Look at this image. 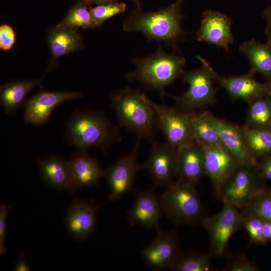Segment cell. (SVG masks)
I'll list each match as a JSON object with an SVG mask.
<instances>
[{
    "instance_id": "obj_1",
    "label": "cell",
    "mask_w": 271,
    "mask_h": 271,
    "mask_svg": "<svg viewBox=\"0 0 271 271\" xmlns=\"http://www.w3.org/2000/svg\"><path fill=\"white\" fill-rule=\"evenodd\" d=\"M184 1L176 0L155 12H144L137 8L126 17L122 29L127 32H142L148 39L164 42L177 50L187 35L182 28L185 17L183 14Z\"/></svg>"
},
{
    "instance_id": "obj_2",
    "label": "cell",
    "mask_w": 271,
    "mask_h": 271,
    "mask_svg": "<svg viewBox=\"0 0 271 271\" xmlns=\"http://www.w3.org/2000/svg\"><path fill=\"white\" fill-rule=\"evenodd\" d=\"M119 139L117 127L99 111L77 108L66 123L64 141L78 151L95 147L106 153Z\"/></svg>"
},
{
    "instance_id": "obj_3",
    "label": "cell",
    "mask_w": 271,
    "mask_h": 271,
    "mask_svg": "<svg viewBox=\"0 0 271 271\" xmlns=\"http://www.w3.org/2000/svg\"><path fill=\"white\" fill-rule=\"evenodd\" d=\"M111 105L119 124L137 136L153 143L158 127L152 101L139 90L125 88L113 93Z\"/></svg>"
},
{
    "instance_id": "obj_4",
    "label": "cell",
    "mask_w": 271,
    "mask_h": 271,
    "mask_svg": "<svg viewBox=\"0 0 271 271\" xmlns=\"http://www.w3.org/2000/svg\"><path fill=\"white\" fill-rule=\"evenodd\" d=\"M166 187L159 197L163 216L178 225L201 224L206 209L195 185L179 179Z\"/></svg>"
},
{
    "instance_id": "obj_5",
    "label": "cell",
    "mask_w": 271,
    "mask_h": 271,
    "mask_svg": "<svg viewBox=\"0 0 271 271\" xmlns=\"http://www.w3.org/2000/svg\"><path fill=\"white\" fill-rule=\"evenodd\" d=\"M186 63L184 57L168 53L160 47L153 55L136 61L134 70L128 78L164 95V88L181 77Z\"/></svg>"
},
{
    "instance_id": "obj_6",
    "label": "cell",
    "mask_w": 271,
    "mask_h": 271,
    "mask_svg": "<svg viewBox=\"0 0 271 271\" xmlns=\"http://www.w3.org/2000/svg\"><path fill=\"white\" fill-rule=\"evenodd\" d=\"M196 58L202 63V67L183 72L181 77L189 85V88L181 95L173 97L178 110L184 112L211 105L216 101V91L213 86L214 80L210 63L200 55Z\"/></svg>"
},
{
    "instance_id": "obj_7",
    "label": "cell",
    "mask_w": 271,
    "mask_h": 271,
    "mask_svg": "<svg viewBox=\"0 0 271 271\" xmlns=\"http://www.w3.org/2000/svg\"><path fill=\"white\" fill-rule=\"evenodd\" d=\"M240 210L223 203L221 210L210 216H206L202 225L210 236L211 254L217 257L225 252L231 235L242 226L243 214Z\"/></svg>"
},
{
    "instance_id": "obj_8",
    "label": "cell",
    "mask_w": 271,
    "mask_h": 271,
    "mask_svg": "<svg viewBox=\"0 0 271 271\" xmlns=\"http://www.w3.org/2000/svg\"><path fill=\"white\" fill-rule=\"evenodd\" d=\"M253 168L239 166L221 191L219 197L223 203L244 210L266 189L262 183L264 181L253 171Z\"/></svg>"
},
{
    "instance_id": "obj_9",
    "label": "cell",
    "mask_w": 271,
    "mask_h": 271,
    "mask_svg": "<svg viewBox=\"0 0 271 271\" xmlns=\"http://www.w3.org/2000/svg\"><path fill=\"white\" fill-rule=\"evenodd\" d=\"M140 148L138 140L131 151L110 165L105 170L104 177L110 190L108 198L116 201L132 188L138 172L144 169L139 165L137 156Z\"/></svg>"
},
{
    "instance_id": "obj_10",
    "label": "cell",
    "mask_w": 271,
    "mask_h": 271,
    "mask_svg": "<svg viewBox=\"0 0 271 271\" xmlns=\"http://www.w3.org/2000/svg\"><path fill=\"white\" fill-rule=\"evenodd\" d=\"M152 103L156 113L159 128L168 144L177 149L195 141L187 112L153 102Z\"/></svg>"
},
{
    "instance_id": "obj_11",
    "label": "cell",
    "mask_w": 271,
    "mask_h": 271,
    "mask_svg": "<svg viewBox=\"0 0 271 271\" xmlns=\"http://www.w3.org/2000/svg\"><path fill=\"white\" fill-rule=\"evenodd\" d=\"M157 231L151 243L141 251L143 262L151 269L172 270L181 254L179 236L175 230Z\"/></svg>"
},
{
    "instance_id": "obj_12",
    "label": "cell",
    "mask_w": 271,
    "mask_h": 271,
    "mask_svg": "<svg viewBox=\"0 0 271 271\" xmlns=\"http://www.w3.org/2000/svg\"><path fill=\"white\" fill-rule=\"evenodd\" d=\"M84 96V94L81 91L38 92L28 99L24 108V122L36 126L42 125L48 122L57 105Z\"/></svg>"
},
{
    "instance_id": "obj_13",
    "label": "cell",
    "mask_w": 271,
    "mask_h": 271,
    "mask_svg": "<svg viewBox=\"0 0 271 271\" xmlns=\"http://www.w3.org/2000/svg\"><path fill=\"white\" fill-rule=\"evenodd\" d=\"M100 205L92 200L74 199L64 218L65 229L74 239L84 241L94 232Z\"/></svg>"
},
{
    "instance_id": "obj_14",
    "label": "cell",
    "mask_w": 271,
    "mask_h": 271,
    "mask_svg": "<svg viewBox=\"0 0 271 271\" xmlns=\"http://www.w3.org/2000/svg\"><path fill=\"white\" fill-rule=\"evenodd\" d=\"M200 145L204 155L205 174L209 178L216 195L219 197L223 187L239 165L223 146Z\"/></svg>"
},
{
    "instance_id": "obj_15",
    "label": "cell",
    "mask_w": 271,
    "mask_h": 271,
    "mask_svg": "<svg viewBox=\"0 0 271 271\" xmlns=\"http://www.w3.org/2000/svg\"><path fill=\"white\" fill-rule=\"evenodd\" d=\"M232 20L225 14L209 9L202 14L197 40L222 48L227 55L234 41L231 31Z\"/></svg>"
},
{
    "instance_id": "obj_16",
    "label": "cell",
    "mask_w": 271,
    "mask_h": 271,
    "mask_svg": "<svg viewBox=\"0 0 271 271\" xmlns=\"http://www.w3.org/2000/svg\"><path fill=\"white\" fill-rule=\"evenodd\" d=\"M213 78L233 100H241L250 103L271 94V81L258 82L255 74L248 72L240 76L224 77L219 75L211 67Z\"/></svg>"
},
{
    "instance_id": "obj_17",
    "label": "cell",
    "mask_w": 271,
    "mask_h": 271,
    "mask_svg": "<svg viewBox=\"0 0 271 271\" xmlns=\"http://www.w3.org/2000/svg\"><path fill=\"white\" fill-rule=\"evenodd\" d=\"M150 154L144 165L155 186L167 187L177 174V149L167 142L152 143Z\"/></svg>"
},
{
    "instance_id": "obj_18",
    "label": "cell",
    "mask_w": 271,
    "mask_h": 271,
    "mask_svg": "<svg viewBox=\"0 0 271 271\" xmlns=\"http://www.w3.org/2000/svg\"><path fill=\"white\" fill-rule=\"evenodd\" d=\"M37 165L41 179L51 188L71 193L78 190L68 159L49 153L40 157Z\"/></svg>"
},
{
    "instance_id": "obj_19",
    "label": "cell",
    "mask_w": 271,
    "mask_h": 271,
    "mask_svg": "<svg viewBox=\"0 0 271 271\" xmlns=\"http://www.w3.org/2000/svg\"><path fill=\"white\" fill-rule=\"evenodd\" d=\"M134 200L128 212V219L132 225L139 224L147 229H160L163 216L159 197L154 189H134Z\"/></svg>"
},
{
    "instance_id": "obj_20",
    "label": "cell",
    "mask_w": 271,
    "mask_h": 271,
    "mask_svg": "<svg viewBox=\"0 0 271 271\" xmlns=\"http://www.w3.org/2000/svg\"><path fill=\"white\" fill-rule=\"evenodd\" d=\"M222 145L233 156L240 166L254 168L257 160L250 153L242 136L240 127L212 114Z\"/></svg>"
},
{
    "instance_id": "obj_21",
    "label": "cell",
    "mask_w": 271,
    "mask_h": 271,
    "mask_svg": "<svg viewBox=\"0 0 271 271\" xmlns=\"http://www.w3.org/2000/svg\"><path fill=\"white\" fill-rule=\"evenodd\" d=\"M43 77L39 79L12 80L0 88V104L6 114L15 115L24 108L29 93L43 86Z\"/></svg>"
},
{
    "instance_id": "obj_22",
    "label": "cell",
    "mask_w": 271,
    "mask_h": 271,
    "mask_svg": "<svg viewBox=\"0 0 271 271\" xmlns=\"http://www.w3.org/2000/svg\"><path fill=\"white\" fill-rule=\"evenodd\" d=\"M205 174L201 146L196 141L177 149V174L180 179L195 184Z\"/></svg>"
},
{
    "instance_id": "obj_23",
    "label": "cell",
    "mask_w": 271,
    "mask_h": 271,
    "mask_svg": "<svg viewBox=\"0 0 271 271\" xmlns=\"http://www.w3.org/2000/svg\"><path fill=\"white\" fill-rule=\"evenodd\" d=\"M47 43L51 55V61L47 70L56 60L82 49L81 35L78 29L62 28L57 25L50 28L47 33Z\"/></svg>"
},
{
    "instance_id": "obj_24",
    "label": "cell",
    "mask_w": 271,
    "mask_h": 271,
    "mask_svg": "<svg viewBox=\"0 0 271 271\" xmlns=\"http://www.w3.org/2000/svg\"><path fill=\"white\" fill-rule=\"evenodd\" d=\"M68 160L78 189L93 187L104 177L105 170L88 151L76 150Z\"/></svg>"
},
{
    "instance_id": "obj_25",
    "label": "cell",
    "mask_w": 271,
    "mask_h": 271,
    "mask_svg": "<svg viewBox=\"0 0 271 271\" xmlns=\"http://www.w3.org/2000/svg\"><path fill=\"white\" fill-rule=\"evenodd\" d=\"M239 50L248 59L249 72L260 74L266 81H271V45L261 43L254 38L239 46Z\"/></svg>"
},
{
    "instance_id": "obj_26",
    "label": "cell",
    "mask_w": 271,
    "mask_h": 271,
    "mask_svg": "<svg viewBox=\"0 0 271 271\" xmlns=\"http://www.w3.org/2000/svg\"><path fill=\"white\" fill-rule=\"evenodd\" d=\"M191 124L195 141L201 145L222 146L212 121V114L194 111L187 112Z\"/></svg>"
},
{
    "instance_id": "obj_27",
    "label": "cell",
    "mask_w": 271,
    "mask_h": 271,
    "mask_svg": "<svg viewBox=\"0 0 271 271\" xmlns=\"http://www.w3.org/2000/svg\"><path fill=\"white\" fill-rule=\"evenodd\" d=\"M240 130L251 154L257 160L271 155V129L251 128L244 125Z\"/></svg>"
},
{
    "instance_id": "obj_28",
    "label": "cell",
    "mask_w": 271,
    "mask_h": 271,
    "mask_svg": "<svg viewBox=\"0 0 271 271\" xmlns=\"http://www.w3.org/2000/svg\"><path fill=\"white\" fill-rule=\"evenodd\" d=\"M245 126L271 129V94L249 103Z\"/></svg>"
},
{
    "instance_id": "obj_29",
    "label": "cell",
    "mask_w": 271,
    "mask_h": 271,
    "mask_svg": "<svg viewBox=\"0 0 271 271\" xmlns=\"http://www.w3.org/2000/svg\"><path fill=\"white\" fill-rule=\"evenodd\" d=\"M88 3L81 1L72 8L63 20L57 25L62 28L86 29L97 27L87 9Z\"/></svg>"
},
{
    "instance_id": "obj_30",
    "label": "cell",
    "mask_w": 271,
    "mask_h": 271,
    "mask_svg": "<svg viewBox=\"0 0 271 271\" xmlns=\"http://www.w3.org/2000/svg\"><path fill=\"white\" fill-rule=\"evenodd\" d=\"M211 253L189 251L180 254L172 270L175 271H211L214 267Z\"/></svg>"
},
{
    "instance_id": "obj_31",
    "label": "cell",
    "mask_w": 271,
    "mask_h": 271,
    "mask_svg": "<svg viewBox=\"0 0 271 271\" xmlns=\"http://www.w3.org/2000/svg\"><path fill=\"white\" fill-rule=\"evenodd\" d=\"M244 210L243 214L256 216L263 221H271V194L265 189L257 194Z\"/></svg>"
},
{
    "instance_id": "obj_32",
    "label": "cell",
    "mask_w": 271,
    "mask_h": 271,
    "mask_svg": "<svg viewBox=\"0 0 271 271\" xmlns=\"http://www.w3.org/2000/svg\"><path fill=\"white\" fill-rule=\"evenodd\" d=\"M126 8V5L125 3L113 1L91 8L90 12L93 20L97 27H99L111 17L124 13Z\"/></svg>"
},
{
    "instance_id": "obj_33",
    "label": "cell",
    "mask_w": 271,
    "mask_h": 271,
    "mask_svg": "<svg viewBox=\"0 0 271 271\" xmlns=\"http://www.w3.org/2000/svg\"><path fill=\"white\" fill-rule=\"evenodd\" d=\"M263 223V221L256 216L243 214L242 226L247 231L251 243L266 244L262 234Z\"/></svg>"
},
{
    "instance_id": "obj_34",
    "label": "cell",
    "mask_w": 271,
    "mask_h": 271,
    "mask_svg": "<svg viewBox=\"0 0 271 271\" xmlns=\"http://www.w3.org/2000/svg\"><path fill=\"white\" fill-rule=\"evenodd\" d=\"M227 271H258L259 266L244 255H233L229 257L224 268Z\"/></svg>"
},
{
    "instance_id": "obj_35",
    "label": "cell",
    "mask_w": 271,
    "mask_h": 271,
    "mask_svg": "<svg viewBox=\"0 0 271 271\" xmlns=\"http://www.w3.org/2000/svg\"><path fill=\"white\" fill-rule=\"evenodd\" d=\"M13 205L1 203L0 205V256H3L7 253L6 239L8 226V215Z\"/></svg>"
},
{
    "instance_id": "obj_36",
    "label": "cell",
    "mask_w": 271,
    "mask_h": 271,
    "mask_svg": "<svg viewBox=\"0 0 271 271\" xmlns=\"http://www.w3.org/2000/svg\"><path fill=\"white\" fill-rule=\"evenodd\" d=\"M16 42V34L13 28L7 24L0 26V48L4 51L11 50Z\"/></svg>"
},
{
    "instance_id": "obj_37",
    "label": "cell",
    "mask_w": 271,
    "mask_h": 271,
    "mask_svg": "<svg viewBox=\"0 0 271 271\" xmlns=\"http://www.w3.org/2000/svg\"><path fill=\"white\" fill-rule=\"evenodd\" d=\"M258 166V175L264 181H271V155L261 158Z\"/></svg>"
},
{
    "instance_id": "obj_38",
    "label": "cell",
    "mask_w": 271,
    "mask_h": 271,
    "mask_svg": "<svg viewBox=\"0 0 271 271\" xmlns=\"http://www.w3.org/2000/svg\"><path fill=\"white\" fill-rule=\"evenodd\" d=\"M261 14L262 18L266 22L264 33L267 37L266 42L271 45V5L265 7Z\"/></svg>"
},
{
    "instance_id": "obj_39",
    "label": "cell",
    "mask_w": 271,
    "mask_h": 271,
    "mask_svg": "<svg viewBox=\"0 0 271 271\" xmlns=\"http://www.w3.org/2000/svg\"><path fill=\"white\" fill-rule=\"evenodd\" d=\"M13 270L14 271H30L31 267L29 265L23 251H21L19 253L18 258L16 261Z\"/></svg>"
},
{
    "instance_id": "obj_40",
    "label": "cell",
    "mask_w": 271,
    "mask_h": 271,
    "mask_svg": "<svg viewBox=\"0 0 271 271\" xmlns=\"http://www.w3.org/2000/svg\"><path fill=\"white\" fill-rule=\"evenodd\" d=\"M262 234L266 243L271 241V221H263Z\"/></svg>"
},
{
    "instance_id": "obj_41",
    "label": "cell",
    "mask_w": 271,
    "mask_h": 271,
    "mask_svg": "<svg viewBox=\"0 0 271 271\" xmlns=\"http://www.w3.org/2000/svg\"><path fill=\"white\" fill-rule=\"evenodd\" d=\"M88 3H95L98 5L107 4L113 2L112 0H85Z\"/></svg>"
},
{
    "instance_id": "obj_42",
    "label": "cell",
    "mask_w": 271,
    "mask_h": 271,
    "mask_svg": "<svg viewBox=\"0 0 271 271\" xmlns=\"http://www.w3.org/2000/svg\"><path fill=\"white\" fill-rule=\"evenodd\" d=\"M136 5L137 8H141V3L140 0H129Z\"/></svg>"
},
{
    "instance_id": "obj_43",
    "label": "cell",
    "mask_w": 271,
    "mask_h": 271,
    "mask_svg": "<svg viewBox=\"0 0 271 271\" xmlns=\"http://www.w3.org/2000/svg\"><path fill=\"white\" fill-rule=\"evenodd\" d=\"M266 191L268 193H269V194H271V187H269V188H268V189H266Z\"/></svg>"
}]
</instances>
